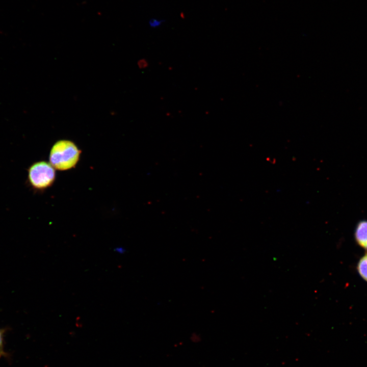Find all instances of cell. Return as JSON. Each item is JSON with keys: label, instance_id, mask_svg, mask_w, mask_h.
Here are the masks:
<instances>
[{"label": "cell", "instance_id": "3", "mask_svg": "<svg viewBox=\"0 0 367 367\" xmlns=\"http://www.w3.org/2000/svg\"><path fill=\"white\" fill-rule=\"evenodd\" d=\"M355 238L358 244L367 249V220L360 221L355 231Z\"/></svg>", "mask_w": 367, "mask_h": 367}, {"label": "cell", "instance_id": "5", "mask_svg": "<svg viewBox=\"0 0 367 367\" xmlns=\"http://www.w3.org/2000/svg\"><path fill=\"white\" fill-rule=\"evenodd\" d=\"M164 20L156 18H152L149 21V25L151 28H157L160 27L164 22Z\"/></svg>", "mask_w": 367, "mask_h": 367}, {"label": "cell", "instance_id": "4", "mask_svg": "<svg viewBox=\"0 0 367 367\" xmlns=\"http://www.w3.org/2000/svg\"><path fill=\"white\" fill-rule=\"evenodd\" d=\"M357 269L360 275L367 281V253L359 260Z\"/></svg>", "mask_w": 367, "mask_h": 367}, {"label": "cell", "instance_id": "7", "mask_svg": "<svg viewBox=\"0 0 367 367\" xmlns=\"http://www.w3.org/2000/svg\"><path fill=\"white\" fill-rule=\"evenodd\" d=\"M2 331L0 330V347L2 346Z\"/></svg>", "mask_w": 367, "mask_h": 367}, {"label": "cell", "instance_id": "1", "mask_svg": "<svg viewBox=\"0 0 367 367\" xmlns=\"http://www.w3.org/2000/svg\"><path fill=\"white\" fill-rule=\"evenodd\" d=\"M81 150L71 141L60 140L52 146L49 156V163L60 171L74 167L80 159Z\"/></svg>", "mask_w": 367, "mask_h": 367}, {"label": "cell", "instance_id": "2", "mask_svg": "<svg viewBox=\"0 0 367 367\" xmlns=\"http://www.w3.org/2000/svg\"><path fill=\"white\" fill-rule=\"evenodd\" d=\"M56 177L55 168L46 161H40L32 164L28 171V180L33 189L41 191L50 187Z\"/></svg>", "mask_w": 367, "mask_h": 367}, {"label": "cell", "instance_id": "6", "mask_svg": "<svg viewBox=\"0 0 367 367\" xmlns=\"http://www.w3.org/2000/svg\"><path fill=\"white\" fill-rule=\"evenodd\" d=\"M116 250H117V252L122 253L124 252V249L122 248H118L116 249Z\"/></svg>", "mask_w": 367, "mask_h": 367}]
</instances>
